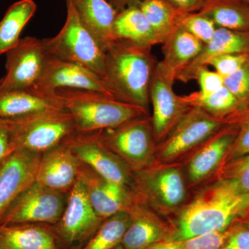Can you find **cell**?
<instances>
[{
  "label": "cell",
  "mask_w": 249,
  "mask_h": 249,
  "mask_svg": "<svg viewBox=\"0 0 249 249\" xmlns=\"http://www.w3.org/2000/svg\"><path fill=\"white\" fill-rule=\"evenodd\" d=\"M115 249H124V247L121 246V245H119V246H117V247H116Z\"/></svg>",
  "instance_id": "ee69618b"
},
{
  "label": "cell",
  "mask_w": 249,
  "mask_h": 249,
  "mask_svg": "<svg viewBox=\"0 0 249 249\" xmlns=\"http://www.w3.org/2000/svg\"><path fill=\"white\" fill-rule=\"evenodd\" d=\"M246 225H247L248 227H249V224H246Z\"/></svg>",
  "instance_id": "bcb514c9"
},
{
  "label": "cell",
  "mask_w": 249,
  "mask_h": 249,
  "mask_svg": "<svg viewBox=\"0 0 249 249\" xmlns=\"http://www.w3.org/2000/svg\"><path fill=\"white\" fill-rule=\"evenodd\" d=\"M41 156L17 149L0 163V221L17 196L36 181Z\"/></svg>",
  "instance_id": "e0dca14e"
},
{
  "label": "cell",
  "mask_w": 249,
  "mask_h": 249,
  "mask_svg": "<svg viewBox=\"0 0 249 249\" xmlns=\"http://www.w3.org/2000/svg\"><path fill=\"white\" fill-rule=\"evenodd\" d=\"M249 153V108L242 111L238 133L232 142L222 165ZM220 166V167H221Z\"/></svg>",
  "instance_id": "e575fe53"
},
{
  "label": "cell",
  "mask_w": 249,
  "mask_h": 249,
  "mask_svg": "<svg viewBox=\"0 0 249 249\" xmlns=\"http://www.w3.org/2000/svg\"><path fill=\"white\" fill-rule=\"evenodd\" d=\"M103 221L95 212L83 183L77 178L67 193L61 217L53 227L64 249H79L96 233Z\"/></svg>",
  "instance_id": "30bf717a"
},
{
  "label": "cell",
  "mask_w": 249,
  "mask_h": 249,
  "mask_svg": "<svg viewBox=\"0 0 249 249\" xmlns=\"http://www.w3.org/2000/svg\"><path fill=\"white\" fill-rule=\"evenodd\" d=\"M238 220L232 223L225 230L209 232L181 241H173V245L180 249H219L227 242L235 230Z\"/></svg>",
  "instance_id": "d6a6232c"
},
{
  "label": "cell",
  "mask_w": 249,
  "mask_h": 249,
  "mask_svg": "<svg viewBox=\"0 0 249 249\" xmlns=\"http://www.w3.org/2000/svg\"><path fill=\"white\" fill-rule=\"evenodd\" d=\"M55 93L73 118L78 133L114 128L139 116L150 115L138 106L103 93L74 89H58Z\"/></svg>",
  "instance_id": "3957f363"
},
{
  "label": "cell",
  "mask_w": 249,
  "mask_h": 249,
  "mask_svg": "<svg viewBox=\"0 0 249 249\" xmlns=\"http://www.w3.org/2000/svg\"><path fill=\"white\" fill-rule=\"evenodd\" d=\"M162 45L163 65L175 72L186 67L200 53L204 44L181 28L177 27Z\"/></svg>",
  "instance_id": "d4e9b609"
},
{
  "label": "cell",
  "mask_w": 249,
  "mask_h": 249,
  "mask_svg": "<svg viewBox=\"0 0 249 249\" xmlns=\"http://www.w3.org/2000/svg\"><path fill=\"white\" fill-rule=\"evenodd\" d=\"M35 88L48 93H55L58 89L88 90L113 97L105 80L92 70L76 62L49 55Z\"/></svg>",
  "instance_id": "9a60e30c"
},
{
  "label": "cell",
  "mask_w": 249,
  "mask_h": 249,
  "mask_svg": "<svg viewBox=\"0 0 249 249\" xmlns=\"http://www.w3.org/2000/svg\"><path fill=\"white\" fill-rule=\"evenodd\" d=\"M135 199L167 219L186 204L187 186L183 167L152 165L132 173Z\"/></svg>",
  "instance_id": "5b68a950"
},
{
  "label": "cell",
  "mask_w": 249,
  "mask_h": 249,
  "mask_svg": "<svg viewBox=\"0 0 249 249\" xmlns=\"http://www.w3.org/2000/svg\"><path fill=\"white\" fill-rule=\"evenodd\" d=\"M176 73L157 62L150 91L152 120L157 144L167 137L172 129L181 120L190 107L183 96L174 90Z\"/></svg>",
  "instance_id": "8fae6325"
},
{
  "label": "cell",
  "mask_w": 249,
  "mask_h": 249,
  "mask_svg": "<svg viewBox=\"0 0 249 249\" xmlns=\"http://www.w3.org/2000/svg\"><path fill=\"white\" fill-rule=\"evenodd\" d=\"M36 9L34 0H19L8 9L0 21V55L18 45L22 29L34 16Z\"/></svg>",
  "instance_id": "4316f807"
},
{
  "label": "cell",
  "mask_w": 249,
  "mask_h": 249,
  "mask_svg": "<svg viewBox=\"0 0 249 249\" xmlns=\"http://www.w3.org/2000/svg\"><path fill=\"white\" fill-rule=\"evenodd\" d=\"M178 27L184 29L203 44L213 38L217 28L209 18L201 12L181 13Z\"/></svg>",
  "instance_id": "1f68e13d"
},
{
  "label": "cell",
  "mask_w": 249,
  "mask_h": 249,
  "mask_svg": "<svg viewBox=\"0 0 249 249\" xmlns=\"http://www.w3.org/2000/svg\"><path fill=\"white\" fill-rule=\"evenodd\" d=\"M118 11H123L129 6H137L142 0H107Z\"/></svg>",
  "instance_id": "60d3db41"
},
{
  "label": "cell",
  "mask_w": 249,
  "mask_h": 249,
  "mask_svg": "<svg viewBox=\"0 0 249 249\" xmlns=\"http://www.w3.org/2000/svg\"><path fill=\"white\" fill-rule=\"evenodd\" d=\"M242 111L213 136L183 166L187 186L193 189L213 178L238 133Z\"/></svg>",
  "instance_id": "4fadbf2b"
},
{
  "label": "cell",
  "mask_w": 249,
  "mask_h": 249,
  "mask_svg": "<svg viewBox=\"0 0 249 249\" xmlns=\"http://www.w3.org/2000/svg\"></svg>",
  "instance_id": "7dc6e473"
},
{
  "label": "cell",
  "mask_w": 249,
  "mask_h": 249,
  "mask_svg": "<svg viewBox=\"0 0 249 249\" xmlns=\"http://www.w3.org/2000/svg\"><path fill=\"white\" fill-rule=\"evenodd\" d=\"M127 212L130 224L121 242L124 249H146L171 240L174 234L171 223L147 205L135 199Z\"/></svg>",
  "instance_id": "ac0fdd59"
},
{
  "label": "cell",
  "mask_w": 249,
  "mask_h": 249,
  "mask_svg": "<svg viewBox=\"0 0 249 249\" xmlns=\"http://www.w3.org/2000/svg\"><path fill=\"white\" fill-rule=\"evenodd\" d=\"M80 165L65 142L41 156L36 181L53 191L68 193L77 181Z\"/></svg>",
  "instance_id": "ffe728a7"
},
{
  "label": "cell",
  "mask_w": 249,
  "mask_h": 249,
  "mask_svg": "<svg viewBox=\"0 0 249 249\" xmlns=\"http://www.w3.org/2000/svg\"><path fill=\"white\" fill-rule=\"evenodd\" d=\"M199 12L218 28L249 32V4L242 0H209Z\"/></svg>",
  "instance_id": "484cf974"
},
{
  "label": "cell",
  "mask_w": 249,
  "mask_h": 249,
  "mask_svg": "<svg viewBox=\"0 0 249 249\" xmlns=\"http://www.w3.org/2000/svg\"><path fill=\"white\" fill-rule=\"evenodd\" d=\"M6 54V73L0 80V88L4 89L35 88L42 76L49 57L43 40L34 37H24Z\"/></svg>",
  "instance_id": "7c38bea8"
},
{
  "label": "cell",
  "mask_w": 249,
  "mask_h": 249,
  "mask_svg": "<svg viewBox=\"0 0 249 249\" xmlns=\"http://www.w3.org/2000/svg\"><path fill=\"white\" fill-rule=\"evenodd\" d=\"M225 54L249 55V32L217 28L213 38L204 44L200 53L178 72L176 80L188 83L195 80L196 71L211 59Z\"/></svg>",
  "instance_id": "44dd1931"
},
{
  "label": "cell",
  "mask_w": 249,
  "mask_h": 249,
  "mask_svg": "<svg viewBox=\"0 0 249 249\" xmlns=\"http://www.w3.org/2000/svg\"><path fill=\"white\" fill-rule=\"evenodd\" d=\"M78 179L83 183L95 212L103 220L127 211L135 201L133 190L103 178L81 162Z\"/></svg>",
  "instance_id": "2e32d148"
},
{
  "label": "cell",
  "mask_w": 249,
  "mask_h": 249,
  "mask_svg": "<svg viewBox=\"0 0 249 249\" xmlns=\"http://www.w3.org/2000/svg\"><path fill=\"white\" fill-rule=\"evenodd\" d=\"M147 18L161 44L177 27L181 11L167 0H142L137 5Z\"/></svg>",
  "instance_id": "83f0119b"
},
{
  "label": "cell",
  "mask_w": 249,
  "mask_h": 249,
  "mask_svg": "<svg viewBox=\"0 0 249 249\" xmlns=\"http://www.w3.org/2000/svg\"><path fill=\"white\" fill-rule=\"evenodd\" d=\"M249 206V194L224 180L213 179L168 219L174 228L170 242L225 230L245 216Z\"/></svg>",
  "instance_id": "6da1fadb"
},
{
  "label": "cell",
  "mask_w": 249,
  "mask_h": 249,
  "mask_svg": "<svg viewBox=\"0 0 249 249\" xmlns=\"http://www.w3.org/2000/svg\"><path fill=\"white\" fill-rule=\"evenodd\" d=\"M64 109L63 102L55 92H45L36 88L24 89L0 88V120H18Z\"/></svg>",
  "instance_id": "d6986e66"
},
{
  "label": "cell",
  "mask_w": 249,
  "mask_h": 249,
  "mask_svg": "<svg viewBox=\"0 0 249 249\" xmlns=\"http://www.w3.org/2000/svg\"><path fill=\"white\" fill-rule=\"evenodd\" d=\"M242 1H245V2L247 3V4H249V0H242Z\"/></svg>",
  "instance_id": "f6af8a7d"
},
{
  "label": "cell",
  "mask_w": 249,
  "mask_h": 249,
  "mask_svg": "<svg viewBox=\"0 0 249 249\" xmlns=\"http://www.w3.org/2000/svg\"><path fill=\"white\" fill-rule=\"evenodd\" d=\"M240 222L245 224H249V206L246 211L245 216L240 219Z\"/></svg>",
  "instance_id": "7bdbcfd3"
},
{
  "label": "cell",
  "mask_w": 249,
  "mask_h": 249,
  "mask_svg": "<svg viewBox=\"0 0 249 249\" xmlns=\"http://www.w3.org/2000/svg\"><path fill=\"white\" fill-rule=\"evenodd\" d=\"M97 133L103 145L117 156L132 173L153 165L157 144L151 114L139 116Z\"/></svg>",
  "instance_id": "52a82bcc"
},
{
  "label": "cell",
  "mask_w": 249,
  "mask_h": 249,
  "mask_svg": "<svg viewBox=\"0 0 249 249\" xmlns=\"http://www.w3.org/2000/svg\"><path fill=\"white\" fill-rule=\"evenodd\" d=\"M116 40L151 49L161 44L147 18L138 6H129L118 13L114 26Z\"/></svg>",
  "instance_id": "cb8c5ba5"
},
{
  "label": "cell",
  "mask_w": 249,
  "mask_h": 249,
  "mask_svg": "<svg viewBox=\"0 0 249 249\" xmlns=\"http://www.w3.org/2000/svg\"><path fill=\"white\" fill-rule=\"evenodd\" d=\"M146 249H180L175 247L172 242H160V243L156 244L151 247H148Z\"/></svg>",
  "instance_id": "b9f144b4"
},
{
  "label": "cell",
  "mask_w": 249,
  "mask_h": 249,
  "mask_svg": "<svg viewBox=\"0 0 249 249\" xmlns=\"http://www.w3.org/2000/svg\"><path fill=\"white\" fill-rule=\"evenodd\" d=\"M249 55L225 54L211 59L206 66H211L223 78L231 76L248 61Z\"/></svg>",
  "instance_id": "d590c367"
},
{
  "label": "cell",
  "mask_w": 249,
  "mask_h": 249,
  "mask_svg": "<svg viewBox=\"0 0 249 249\" xmlns=\"http://www.w3.org/2000/svg\"><path fill=\"white\" fill-rule=\"evenodd\" d=\"M177 9L183 13L193 12L195 9L204 5V0H167Z\"/></svg>",
  "instance_id": "ab89813d"
},
{
  "label": "cell",
  "mask_w": 249,
  "mask_h": 249,
  "mask_svg": "<svg viewBox=\"0 0 249 249\" xmlns=\"http://www.w3.org/2000/svg\"><path fill=\"white\" fill-rule=\"evenodd\" d=\"M224 87L237 100L240 110L249 108V60L240 70L224 78Z\"/></svg>",
  "instance_id": "836d02e7"
},
{
  "label": "cell",
  "mask_w": 249,
  "mask_h": 249,
  "mask_svg": "<svg viewBox=\"0 0 249 249\" xmlns=\"http://www.w3.org/2000/svg\"><path fill=\"white\" fill-rule=\"evenodd\" d=\"M219 249H249V227L238 220L234 231Z\"/></svg>",
  "instance_id": "74e56055"
},
{
  "label": "cell",
  "mask_w": 249,
  "mask_h": 249,
  "mask_svg": "<svg viewBox=\"0 0 249 249\" xmlns=\"http://www.w3.org/2000/svg\"><path fill=\"white\" fill-rule=\"evenodd\" d=\"M65 142L81 163L89 166L103 178L129 187L134 191L132 172L117 156L103 145L98 138L97 132H76Z\"/></svg>",
  "instance_id": "5bb4252c"
},
{
  "label": "cell",
  "mask_w": 249,
  "mask_h": 249,
  "mask_svg": "<svg viewBox=\"0 0 249 249\" xmlns=\"http://www.w3.org/2000/svg\"><path fill=\"white\" fill-rule=\"evenodd\" d=\"M233 114L219 119L199 108L191 107L157 144L152 165L184 166L214 134L231 121Z\"/></svg>",
  "instance_id": "277c9868"
},
{
  "label": "cell",
  "mask_w": 249,
  "mask_h": 249,
  "mask_svg": "<svg viewBox=\"0 0 249 249\" xmlns=\"http://www.w3.org/2000/svg\"><path fill=\"white\" fill-rule=\"evenodd\" d=\"M130 224L127 211L105 219L96 233L79 249H114L121 245Z\"/></svg>",
  "instance_id": "f546056e"
},
{
  "label": "cell",
  "mask_w": 249,
  "mask_h": 249,
  "mask_svg": "<svg viewBox=\"0 0 249 249\" xmlns=\"http://www.w3.org/2000/svg\"><path fill=\"white\" fill-rule=\"evenodd\" d=\"M195 80L199 85V92L201 94H209L222 89L224 78L214 70H211L207 66L201 67L196 71Z\"/></svg>",
  "instance_id": "8d00e7d4"
},
{
  "label": "cell",
  "mask_w": 249,
  "mask_h": 249,
  "mask_svg": "<svg viewBox=\"0 0 249 249\" xmlns=\"http://www.w3.org/2000/svg\"><path fill=\"white\" fill-rule=\"evenodd\" d=\"M67 197V193L53 191L35 181L10 205L0 221V225H55L61 217Z\"/></svg>",
  "instance_id": "9c48e42d"
},
{
  "label": "cell",
  "mask_w": 249,
  "mask_h": 249,
  "mask_svg": "<svg viewBox=\"0 0 249 249\" xmlns=\"http://www.w3.org/2000/svg\"><path fill=\"white\" fill-rule=\"evenodd\" d=\"M16 150L42 154L63 143L76 132L74 122L66 109L12 121Z\"/></svg>",
  "instance_id": "ba28073f"
},
{
  "label": "cell",
  "mask_w": 249,
  "mask_h": 249,
  "mask_svg": "<svg viewBox=\"0 0 249 249\" xmlns=\"http://www.w3.org/2000/svg\"><path fill=\"white\" fill-rule=\"evenodd\" d=\"M157 62L151 49L118 40L106 52L104 80L111 96L150 114V86Z\"/></svg>",
  "instance_id": "7a4b0ae2"
},
{
  "label": "cell",
  "mask_w": 249,
  "mask_h": 249,
  "mask_svg": "<svg viewBox=\"0 0 249 249\" xmlns=\"http://www.w3.org/2000/svg\"><path fill=\"white\" fill-rule=\"evenodd\" d=\"M215 178L227 181L242 194H249V153L222 165L213 179Z\"/></svg>",
  "instance_id": "4dcf8cb0"
},
{
  "label": "cell",
  "mask_w": 249,
  "mask_h": 249,
  "mask_svg": "<svg viewBox=\"0 0 249 249\" xmlns=\"http://www.w3.org/2000/svg\"><path fill=\"white\" fill-rule=\"evenodd\" d=\"M80 20L105 52L116 43L114 26L118 11L107 0H72Z\"/></svg>",
  "instance_id": "603a6c76"
},
{
  "label": "cell",
  "mask_w": 249,
  "mask_h": 249,
  "mask_svg": "<svg viewBox=\"0 0 249 249\" xmlns=\"http://www.w3.org/2000/svg\"><path fill=\"white\" fill-rule=\"evenodd\" d=\"M67 19L60 32L43 40L49 56L76 62L88 67L103 79L106 75V52L83 25L72 0H66Z\"/></svg>",
  "instance_id": "8992f818"
},
{
  "label": "cell",
  "mask_w": 249,
  "mask_h": 249,
  "mask_svg": "<svg viewBox=\"0 0 249 249\" xmlns=\"http://www.w3.org/2000/svg\"><path fill=\"white\" fill-rule=\"evenodd\" d=\"M190 107H196L206 111L210 115L225 119L240 110L237 100L226 87L215 92L201 94L196 91L183 96Z\"/></svg>",
  "instance_id": "f1b7e54d"
},
{
  "label": "cell",
  "mask_w": 249,
  "mask_h": 249,
  "mask_svg": "<svg viewBox=\"0 0 249 249\" xmlns=\"http://www.w3.org/2000/svg\"><path fill=\"white\" fill-rule=\"evenodd\" d=\"M16 150L12 121L0 120V163Z\"/></svg>",
  "instance_id": "f35d334b"
},
{
  "label": "cell",
  "mask_w": 249,
  "mask_h": 249,
  "mask_svg": "<svg viewBox=\"0 0 249 249\" xmlns=\"http://www.w3.org/2000/svg\"><path fill=\"white\" fill-rule=\"evenodd\" d=\"M0 249H65L52 225H0Z\"/></svg>",
  "instance_id": "7402d4cb"
}]
</instances>
